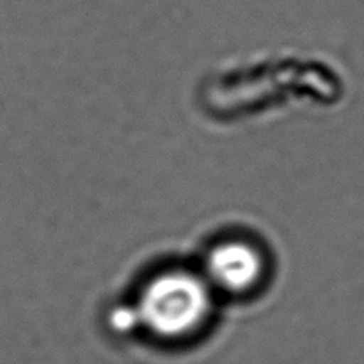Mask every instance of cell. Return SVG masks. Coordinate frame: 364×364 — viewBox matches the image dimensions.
I'll list each match as a JSON object with an SVG mask.
<instances>
[{"label": "cell", "mask_w": 364, "mask_h": 364, "mask_svg": "<svg viewBox=\"0 0 364 364\" xmlns=\"http://www.w3.org/2000/svg\"><path fill=\"white\" fill-rule=\"evenodd\" d=\"M212 315V288L205 276L188 270H167L151 277L137 304L119 315L121 329H135L160 348L192 343Z\"/></svg>", "instance_id": "obj_1"}, {"label": "cell", "mask_w": 364, "mask_h": 364, "mask_svg": "<svg viewBox=\"0 0 364 364\" xmlns=\"http://www.w3.org/2000/svg\"><path fill=\"white\" fill-rule=\"evenodd\" d=\"M263 256L244 238H228L210 249L205 279L224 294H247L262 281Z\"/></svg>", "instance_id": "obj_2"}]
</instances>
